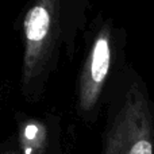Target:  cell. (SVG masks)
Here are the masks:
<instances>
[{"mask_svg": "<svg viewBox=\"0 0 154 154\" xmlns=\"http://www.w3.org/2000/svg\"><path fill=\"white\" fill-rule=\"evenodd\" d=\"M65 39V0H31L23 20L22 89L29 101L41 97Z\"/></svg>", "mask_w": 154, "mask_h": 154, "instance_id": "6da1fadb", "label": "cell"}, {"mask_svg": "<svg viewBox=\"0 0 154 154\" xmlns=\"http://www.w3.org/2000/svg\"><path fill=\"white\" fill-rule=\"evenodd\" d=\"M101 154H154V107L142 81H131L114 100Z\"/></svg>", "mask_w": 154, "mask_h": 154, "instance_id": "7a4b0ae2", "label": "cell"}, {"mask_svg": "<svg viewBox=\"0 0 154 154\" xmlns=\"http://www.w3.org/2000/svg\"><path fill=\"white\" fill-rule=\"evenodd\" d=\"M112 64V29L106 23L97 31L85 58L77 88V112L92 122L99 114L100 97Z\"/></svg>", "mask_w": 154, "mask_h": 154, "instance_id": "3957f363", "label": "cell"}, {"mask_svg": "<svg viewBox=\"0 0 154 154\" xmlns=\"http://www.w3.org/2000/svg\"><path fill=\"white\" fill-rule=\"evenodd\" d=\"M18 126L19 145L24 154H64L57 120L22 118Z\"/></svg>", "mask_w": 154, "mask_h": 154, "instance_id": "277c9868", "label": "cell"}, {"mask_svg": "<svg viewBox=\"0 0 154 154\" xmlns=\"http://www.w3.org/2000/svg\"><path fill=\"white\" fill-rule=\"evenodd\" d=\"M2 154H24L20 145H19L18 137H16V138H11V142L4 145V147H3V150H2Z\"/></svg>", "mask_w": 154, "mask_h": 154, "instance_id": "5b68a950", "label": "cell"}]
</instances>
